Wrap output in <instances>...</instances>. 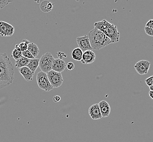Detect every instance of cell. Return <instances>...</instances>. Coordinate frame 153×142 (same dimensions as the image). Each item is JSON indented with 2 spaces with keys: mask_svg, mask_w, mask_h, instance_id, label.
Returning a JSON list of instances; mask_svg holds the SVG:
<instances>
[{
  "mask_svg": "<svg viewBox=\"0 0 153 142\" xmlns=\"http://www.w3.org/2000/svg\"><path fill=\"white\" fill-rule=\"evenodd\" d=\"M46 74L50 83L53 88H57L61 86L63 83V78L61 73L51 70Z\"/></svg>",
  "mask_w": 153,
  "mask_h": 142,
  "instance_id": "obj_5",
  "label": "cell"
},
{
  "mask_svg": "<svg viewBox=\"0 0 153 142\" xmlns=\"http://www.w3.org/2000/svg\"><path fill=\"white\" fill-rule=\"evenodd\" d=\"M37 82L40 89L43 90L46 92L50 91L53 89L49 81L47 74L42 71L38 72L37 74Z\"/></svg>",
  "mask_w": 153,
  "mask_h": 142,
  "instance_id": "obj_4",
  "label": "cell"
},
{
  "mask_svg": "<svg viewBox=\"0 0 153 142\" xmlns=\"http://www.w3.org/2000/svg\"><path fill=\"white\" fill-rule=\"evenodd\" d=\"M92 50H99L111 43L110 39L101 31L94 28L88 34Z\"/></svg>",
  "mask_w": 153,
  "mask_h": 142,
  "instance_id": "obj_1",
  "label": "cell"
},
{
  "mask_svg": "<svg viewBox=\"0 0 153 142\" xmlns=\"http://www.w3.org/2000/svg\"><path fill=\"white\" fill-rule=\"evenodd\" d=\"M54 58L51 53H45L39 59V67L42 72L45 73L52 70V65Z\"/></svg>",
  "mask_w": 153,
  "mask_h": 142,
  "instance_id": "obj_3",
  "label": "cell"
},
{
  "mask_svg": "<svg viewBox=\"0 0 153 142\" xmlns=\"http://www.w3.org/2000/svg\"><path fill=\"white\" fill-rule=\"evenodd\" d=\"M67 64L64 60L61 59H54L52 65V71L61 73L65 71Z\"/></svg>",
  "mask_w": 153,
  "mask_h": 142,
  "instance_id": "obj_10",
  "label": "cell"
},
{
  "mask_svg": "<svg viewBox=\"0 0 153 142\" xmlns=\"http://www.w3.org/2000/svg\"><path fill=\"white\" fill-rule=\"evenodd\" d=\"M39 59H36V58L31 59L30 61L29 64L26 67H27L32 72V73L34 74L35 72L37 70V68L39 67Z\"/></svg>",
  "mask_w": 153,
  "mask_h": 142,
  "instance_id": "obj_16",
  "label": "cell"
},
{
  "mask_svg": "<svg viewBox=\"0 0 153 142\" xmlns=\"http://www.w3.org/2000/svg\"><path fill=\"white\" fill-rule=\"evenodd\" d=\"M12 2V1L10 0H1L0 1V9H3L5 7L9 4V3Z\"/></svg>",
  "mask_w": 153,
  "mask_h": 142,
  "instance_id": "obj_22",
  "label": "cell"
},
{
  "mask_svg": "<svg viewBox=\"0 0 153 142\" xmlns=\"http://www.w3.org/2000/svg\"><path fill=\"white\" fill-rule=\"evenodd\" d=\"M151 63L148 60H140L134 65L135 70L140 75L147 74L150 68Z\"/></svg>",
  "mask_w": 153,
  "mask_h": 142,
  "instance_id": "obj_7",
  "label": "cell"
},
{
  "mask_svg": "<svg viewBox=\"0 0 153 142\" xmlns=\"http://www.w3.org/2000/svg\"><path fill=\"white\" fill-rule=\"evenodd\" d=\"M94 28L103 32L111 40V43H116L120 41V34L116 25L104 19L94 24Z\"/></svg>",
  "mask_w": 153,
  "mask_h": 142,
  "instance_id": "obj_2",
  "label": "cell"
},
{
  "mask_svg": "<svg viewBox=\"0 0 153 142\" xmlns=\"http://www.w3.org/2000/svg\"><path fill=\"white\" fill-rule=\"evenodd\" d=\"M146 27H148V28H153V20L151 19L149 20L147 22L146 24Z\"/></svg>",
  "mask_w": 153,
  "mask_h": 142,
  "instance_id": "obj_27",
  "label": "cell"
},
{
  "mask_svg": "<svg viewBox=\"0 0 153 142\" xmlns=\"http://www.w3.org/2000/svg\"><path fill=\"white\" fill-rule=\"evenodd\" d=\"M22 56L25 57V58H26L27 59H30V60L35 59V58L32 55V54L28 50L25 51L24 52H22Z\"/></svg>",
  "mask_w": 153,
  "mask_h": 142,
  "instance_id": "obj_21",
  "label": "cell"
},
{
  "mask_svg": "<svg viewBox=\"0 0 153 142\" xmlns=\"http://www.w3.org/2000/svg\"><path fill=\"white\" fill-rule=\"evenodd\" d=\"M15 28L6 22L0 21V35L2 37H9L14 34Z\"/></svg>",
  "mask_w": 153,
  "mask_h": 142,
  "instance_id": "obj_6",
  "label": "cell"
},
{
  "mask_svg": "<svg viewBox=\"0 0 153 142\" xmlns=\"http://www.w3.org/2000/svg\"><path fill=\"white\" fill-rule=\"evenodd\" d=\"M57 55L59 58V59H61V60H62V59L64 58H67V55L63 53V52H58V53L57 54Z\"/></svg>",
  "mask_w": 153,
  "mask_h": 142,
  "instance_id": "obj_26",
  "label": "cell"
},
{
  "mask_svg": "<svg viewBox=\"0 0 153 142\" xmlns=\"http://www.w3.org/2000/svg\"><path fill=\"white\" fill-rule=\"evenodd\" d=\"M89 115L93 120H98L102 118L101 112L98 104L91 105L88 110Z\"/></svg>",
  "mask_w": 153,
  "mask_h": 142,
  "instance_id": "obj_11",
  "label": "cell"
},
{
  "mask_svg": "<svg viewBox=\"0 0 153 142\" xmlns=\"http://www.w3.org/2000/svg\"><path fill=\"white\" fill-rule=\"evenodd\" d=\"M30 43V42L27 40H24L22 43L16 45L15 48L16 49L20 51L21 52H24L25 51L27 50L28 49V46L29 44Z\"/></svg>",
  "mask_w": 153,
  "mask_h": 142,
  "instance_id": "obj_19",
  "label": "cell"
},
{
  "mask_svg": "<svg viewBox=\"0 0 153 142\" xmlns=\"http://www.w3.org/2000/svg\"><path fill=\"white\" fill-rule=\"evenodd\" d=\"M96 55L92 50H87L83 53L82 58L81 62L82 64H91L95 61Z\"/></svg>",
  "mask_w": 153,
  "mask_h": 142,
  "instance_id": "obj_9",
  "label": "cell"
},
{
  "mask_svg": "<svg viewBox=\"0 0 153 142\" xmlns=\"http://www.w3.org/2000/svg\"><path fill=\"white\" fill-rule=\"evenodd\" d=\"M11 56L16 61V60H18L19 59H20L22 56V52L15 48L13 50Z\"/></svg>",
  "mask_w": 153,
  "mask_h": 142,
  "instance_id": "obj_20",
  "label": "cell"
},
{
  "mask_svg": "<svg viewBox=\"0 0 153 142\" xmlns=\"http://www.w3.org/2000/svg\"><path fill=\"white\" fill-rule=\"evenodd\" d=\"M30 61V59H27L24 56H22L20 59L16 61L15 66H16V68H18V69L24 67H26L29 64Z\"/></svg>",
  "mask_w": 153,
  "mask_h": 142,
  "instance_id": "obj_17",
  "label": "cell"
},
{
  "mask_svg": "<svg viewBox=\"0 0 153 142\" xmlns=\"http://www.w3.org/2000/svg\"><path fill=\"white\" fill-rule=\"evenodd\" d=\"M146 34L150 37H153V28L145 26L144 28Z\"/></svg>",
  "mask_w": 153,
  "mask_h": 142,
  "instance_id": "obj_23",
  "label": "cell"
},
{
  "mask_svg": "<svg viewBox=\"0 0 153 142\" xmlns=\"http://www.w3.org/2000/svg\"><path fill=\"white\" fill-rule=\"evenodd\" d=\"M53 7V3L50 1H44L40 3V9L43 12L49 13L52 10Z\"/></svg>",
  "mask_w": 153,
  "mask_h": 142,
  "instance_id": "obj_14",
  "label": "cell"
},
{
  "mask_svg": "<svg viewBox=\"0 0 153 142\" xmlns=\"http://www.w3.org/2000/svg\"><path fill=\"white\" fill-rule=\"evenodd\" d=\"M61 99L60 96H54V97H53V101L54 102H55V103H57V102H59V101H61Z\"/></svg>",
  "mask_w": 153,
  "mask_h": 142,
  "instance_id": "obj_28",
  "label": "cell"
},
{
  "mask_svg": "<svg viewBox=\"0 0 153 142\" xmlns=\"http://www.w3.org/2000/svg\"><path fill=\"white\" fill-rule=\"evenodd\" d=\"M149 96L150 98L153 100V91H150L149 92Z\"/></svg>",
  "mask_w": 153,
  "mask_h": 142,
  "instance_id": "obj_29",
  "label": "cell"
},
{
  "mask_svg": "<svg viewBox=\"0 0 153 142\" xmlns=\"http://www.w3.org/2000/svg\"><path fill=\"white\" fill-rule=\"evenodd\" d=\"M19 72L22 75V77L25 79V80H26L27 81H30L33 78L34 74L26 66L19 68Z\"/></svg>",
  "mask_w": 153,
  "mask_h": 142,
  "instance_id": "obj_13",
  "label": "cell"
},
{
  "mask_svg": "<svg viewBox=\"0 0 153 142\" xmlns=\"http://www.w3.org/2000/svg\"><path fill=\"white\" fill-rule=\"evenodd\" d=\"M145 82L147 84V86L149 87L152 86L153 85V75L150 76L149 77L145 79Z\"/></svg>",
  "mask_w": 153,
  "mask_h": 142,
  "instance_id": "obj_24",
  "label": "cell"
},
{
  "mask_svg": "<svg viewBox=\"0 0 153 142\" xmlns=\"http://www.w3.org/2000/svg\"><path fill=\"white\" fill-rule=\"evenodd\" d=\"M66 67L67 68L68 71H72L75 68V65L74 64V63H73V62H68L67 64Z\"/></svg>",
  "mask_w": 153,
  "mask_h": 142,
  "instance_id": "obj_25",
  "label": "cell"
},
{
  "mask_svg": "<svg viewBox=\"0 0 153 142\" xmlns=\"http://www.w3.org/2000/svg\"><path fill=\"white\" fill-rule=\"evenodd\" d=\"M83 53V52L79 48H76L72 51L71 57L74 60L81 61L82 58Z\"/></svg>",
  "mask_w": 153,
  "mask_h": 142,
  "instance_id": "obj_15",
  "label": "cell"
},
{
  "mask_svg": "<svg viewBox=\"0 0 153 142\" xmlns=\"http://www.w3.org/2000/svg\"><path fill=\"white\" fill-rule=\"evenodd\" d=\"M98 105L100 108L102 117H108L111 112L110 105H109L108 103L105 100H102L98 103Z\"/></svg>",
  "mask_w": 153,
  "mask_h": 142,
  "instance_id": "obj_12",
  "label": "cell"
},
{
  "mask_svg": "<svg viewBox=\"0 0 153 142\" xmlns=\"http://www.w3.org/2000/svg\"><path fill=\"white\" fill-rule=\"evenodd\" d=\"M149 89H150V91H153V85L152 86H151V87H149Z\"/></svg>",
  "mask_w": 153,
  "mask_h": 142,
  "instance_id": "obj_30",
  "label": "cell"
},
{
  "mask_svg": "<svg viewBox=\"0 0 153 142\" xmlns=\"http://www.w3.org/2000/svg\"><path fill=\"white\" fill-rule=\"evenodd\" d=\"M27 50L35 58L39 55V54L40 53V50L39 49L38 46H37V44L33 43H30L29 44L28 46Z\"/></svg>",
  "mask_w": 153,
  "mask_h": 142,
  "instance_id": "obj_18",
  "label": "cell"
},
{
  "mask_svg": "<svg viewBox=\"0 0 153 142\" xmlns=\"http://www.w3.org/2000/svg\"><path fill=\"white\" fill-rule=\"evenodd\" d=\"M76 42L77 45L79 46V48L83 52L87 50H92L88 35H84L82 37H77L76 38Z\"/></svg>",
  "mask_w": 153,
  "mask_h": 142,
  "instance_id": "obj_8",
  "label": "cell"
}]
</instances>
